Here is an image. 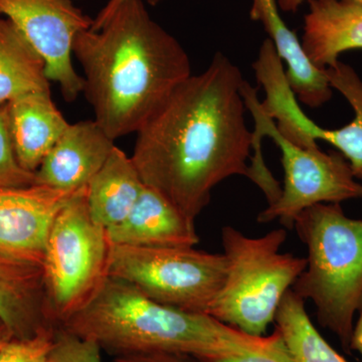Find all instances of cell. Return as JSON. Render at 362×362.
<instances>
[{"label": "cell", "instance_id": "f546056e", "mask_svg": "<svg viewBox=\"0 0 362 362\" xmlns=\"http://www.w3.org/2000/svg\"></svg>", "mask_w": 362, "mask_h": 362}, {"label": "cell", "instance_id": "e0dca14e", "mask_svg": "<svg viewBox=\"0 0 362 362\" xmlns=\"http://www.w3.org/2000/svg\"><path fill=\"white\" fill-rule=\"evenodd\" d=\"M144 187L131 156L116 146L87 185L93 221L106 230L120 223L132 211Z\"/></svg>", "mask_w": 362, "mask_h": 362}, {"label": "cell", "instance_id": "d4e9b609", "mask_svg": "<svg viewBox=\"0 0 362 362\" xmlns=\"http://www.w3.org/2000/svg\"><path fill=\"white\" fill-rule=\"evenodd\" d=\"M113 362H202L197 357L180 352L153 351L114 356Z\"/></svg>", "mask_w": 362, "mask_h": 362}, {"label": "cell", "instance_id": "44dd1931", "mask_svg": "<svg viewBox=\"0 0 362 362\" xmlns=\"http://www.w3.org/2000/svg\"><path fill=\"white\" fill-rule=\"evenodd\" d=\"M35 185V173L23 168L11 137L7 104L0 106V189Z\"/></svg>", "mask_w": 362, "mask_h": 362}, {"label": "cell", "instance_id": "ac0fdd59", "mask_svg": "<svg viewBox=\"0 0 362 362\" xmlns=\"http://www.w3.org/2000/svg\"><path fill=\"white\" fill-rule=\"evenodd\" d=\"M45 59L11 21L0 16V106L37 92H51Z\"/></svg>", "mask_w": 362, "mask_h": 362}, {"label": "cell", "instance_id": "277c9868", "mask_svg": "<svg viewBox=\"0 0 362 362\" xmlns=\"http://www.w3.org/2000/svg\"><path fill=\"white\" fill-rule=\"evenodd\" d=\"M293 228L308 252L293 292L313 303L319 323L350 350L362 306V220L347 216L340 204H320L302 211Z\"/></svg>", "mask_w": 362, "mask_h": 362}, {"label": "cell", "instance_id": "cb8c5ba5", "mask_svg": "<svg viewBox=\"0 0 362 362\" xmlns=\"http://www.w3.org/2000/svg\"><path fill=\"white\" fill-rule=\"evenodd\" d=\"M199 359L202 362H294L277 329L270 335V342L265 349L259 351L238 356L202 357Z\"/></svg>", "mask_w": 362, "mask_h": 362}, {"label": "cell", "instance_id": "484cf974", "mask_svg": "<svg viewBox=\"0 0 362 362\" xmlns=\"http://www.w3.org/2000/svg\"><path fill=\"white\" fill-rule=\"evenodd\" d=\"M123 1H125V0H109L106 6L98 13L96 18L93 21V25L90 28L92 30H98V28H101L105 21L110 18L114 11L120 6ZM161 1L162 0H144L145 4H149V6H157Z\"/></svg>", "mask_w": 362, "mask_h": 362}, {"label": "cell", "instance_id": "30bf717a", "mask_svg": "<svg viewBox=\"0 0 362 362\" xmlns=\"http://www.w3.org/2000/svg\"><path fill=\"white\" fill-rule=\"evenodd\" d=\"M74 194L39 185L0 189V259L42 269L52 223Z\"/></svg>", "mask_w": 362, "mask_h": 362}, {"label": "cell", "instance_id": "3957f363", "mask_svg": "<svg viewBox=\"0 0 362 362\" xmlns=\"http://www.w3.org/2000/svg\"><path fill=\"white\" fill-rule=\"evenodd\" d=\"M94 340L111 356L165 351L202 357L238 356L265 349L254 337L207 314L171 308L130 283L108 276L92 299L61 326Z\"/></svg>", "mask_w": 362, "mask_h": 362}, {"label": "cell", "instance_id": "2e32d148", "mask_svg": "<svg viewBox=\"0 0 362 362\" xmlns=\"http://www.w3.org/2000/svg\"><path fill=\"white\" fill-rule=\"evenodd\" d=\"M11 137L23 168L35 173L70 123L52 99L37 92L7 103Z\"/></svg>", "mask_w": 362, "mask_h": 362}, {"label": "cell", "instance_id": "d6986e66", "mask_svg": "<svg viewBox=\"0 0 362 362\" xmlns=\"http://www.w3.org/2000/svg\"><path fill=\"white\" fill-rule=\"evenodd\" d=\"M274 322L294 362H349L316 329L304 300L292 289L281 302Z\"/></svg>", "mask_w": 362, "mask_h": 362}, {"label": "cell", "instance_id": "9c48e42d", "mask_svg": "<svg viewBox=\"0 0 362 362\" xmlns=\"http://www.w3.org/2000/svg\"><path fill=\"white\" fill-rule=\"evenodd\" d=\"M0 16L11 21L42 57L47 78L59 84L64 99L76 101L84 90V78L73 65V45L94 20L73 0H0Z\"/></svg>", "mask_w": 362, "mask_h": 362}, {"label": "cell", "instance_id": "83f0119b", "mask_svg": "<svg viewBox=\"0 0 362 362\" xmlns=\"http://www.w3.org/2000/svg\"><path fill=\"white\" fill-rule=\"evenodd\" d=\"M306 0H277L279 8L285 13H295Z\"/></svg>", "mask_w": 362, "mask_h": 362}, {"label": "cell", "instance_id": "7402d4cb", "mask_svg": "<svg viewBox=\"0 0 362 362\" xmlns=\"http://www.w3.org/2000/svg\"><path fill=\"white\" fill-rule=\"evenodd\" d=\"M47 362H102L101 347L94 340L59 327Z\"/></svg>", "mask_w": 362, "mask_h": 362}, {"label": "cell", "instance_id": "ffe728a7", "mask_svg": "<svg viewBox=\"0 0 362 362\" xmlns=\"http://www.w3.org/2000/svg\"><path fill=\"white\" fill-rule=\"evenodd\" d=\"M325 75L332 89H337L351 105L354 118L344 127L329 130L328 143L338 149L351 166L357 180L362 181V81L351 66L338 61L328 66Z\"/></svg>", "mask_w": 362, "mask_h": 362}, {"label": "cell", "instance_id": "8fae6325", "mask_svg": "<svg viewBox=\"0 0 362 362\" xmlns=\"http://www.w3.org/2000/svg\"><path fill=\"white\" fill-rule=\"evenodd\" d=\"M95 120L70 124L35 171V185L64 192L87 187L115 148Z\"/></svg>", "mask_w": 362, "mask_h": 362}, {"label": "cell", "instance_id": "f1b7e54d", "mask_svg": "<svg viewBox=\"0 0 362 362\" xmlns=\"http://www.w3.org/2000/svg\"><path fill=\"white\" fill-rule=\"evenodd\" d=\"M11 338H13V335H11V333L7 329L6 326L0 321V349H1L7 341H9Z\"/></svg>", "mask_w": 362, "mask_h": 362}, {"label": "cell", "instance_id": "9a60e30c", "mask_svg": "<svg viewBox=\"0 0 362 362\" xmlns=\"http://www.w3.org/2000/svg\"><path fill=\"white\" fill-rule=\"evenodd\" d=\"M0 321L13 338L58 328L47 306L42 268L0 259Z\"/></svg>", "mask_w": 362, "mask_h": 362}, {"label": "cell", "instance_id": "7a4b0ae2", "mask_svg": "<svg viewBox=\"0 0 362 362\" xmlns=\"http://www.w3.org/2000/svg\"><path fill=\"white\" fill-rule=\"evenodd\" d=\"M145 4L125 0L101 28L78 33L73 45L94 120L113 140L137 133L192 76L185 47Z\"/></svg>", "mask_w": 362, "mask_h": 362}, {"label": "cell", "instance_id": "603a6c76", "mask_svg": "<svg viewBox=\"0 0 362 362\" xmlns=\"http://www.w3.org/2000/svg\"><path fill=\"white\" fill-rule=\"evenodd\" d=\"M57 329L35 337L11 338L0 349V362H47Z\"/></svg>", "mask_w": 362, "mask_h": 362}, {"label": "cell", "instance_id": "6da1fadb", "mask_svg": "<svg viewBox=\"0 0 362 362\" xmlns=\"http://www.w3.org/2000/svg\"><path fill=\"white\" fill-rule=\"evenodd\" d=\"M245 82L239 66L216 52L136 133L131 159L143 183L192 220L209 206L214 187L249 175Z\"/></svg>", "mask_w": 362, "mask_h": 362}, {"label": "cell", "instance_id": "ba28073f", "mask_svg": "<svg viewBox=\"0 0 362 362\" xmlns=\"http://www.w3.org/2000/svg\"><path fill=\"white\" fill-rule=\"evenodd\" d=\"M225 255L190 247L113 246L109 276L150 299L190 313L207 314L225 284Z\"/></svg>", "mask_w": 362, "mask_h": 362}, {"label": "cell", "instance_id": "52a82bcc", "mask_svg": "<svg viewBox=\"0 0 362 362\" xmlns=\"http://www.w3.org/2000/svg\"><path fill=\"white\" fill-rule=\"evenodd\" d=\"M243 96L255 122L252 157L263 159L262 138L270 137L280 149L284 168L280 197L259 214V223L278 220L286 228H292L297 216L309 207L362 197V185L340 152H324L318 146L302 148L288 141L279 133L275 121L261 108L257 90L247 81L243 86Z\"/></svg>", "mask_w": 362, "mask_h": 362}, {"label": "cell", "instance_id": "4316f807", "mask_svg": "<svg viewBox=\"0 0 362 362\" xmlns=\"http://www.w3.org/2000/svg\"><path fill=\"white\" fill-rule=\"evenodd\" d=\"M359 312L358 318L354 323V332H352L350 350H354L361 356L362 362V306Z\"/></svg>", "mask_w": 362, "mask_h": 362}, {"label": "cell", "instance_id": "5bb4252c", "mask_svg": "<svg viewBox=\"0 0 362 362\" xmlns=\"http://www.w3.org/2000/svg\"><path fill=\"white\" fill-rule=\"evenodd\" d=\"M250 16L263 25L268 39L287 65L286 77L298 99L310 108L327 103L332 97V88L325 71L314 66L306 56L301 40L283 21L277 0H252Z\"/></svg>", "mask_w": 362, "mask_h": 362}, {"label": "cell", "instance_id": "7c38bea8", "mask_svg": "<svg viewBox=\"0 0 362 362\" xmlns=\"http://www.w3.org/2000/svg\"><path fill=\"white\" fill-rule=\"evenodd\" d=\"M107 233L113 246L190 247L199 240L194 221L146 185L125 220Z\"/></svg>", "mask_w": 362, "mask_h": 362}, {"label": "cell", "instance_id": "8992f818", "mask_svg": "<svg viewBox=\"0 0 362 362\" xmlns=\"http://www.w3.org/2000/svg\"><path fill=\"white\" fill-rule=\"evenodd\" d=\"M112 245L90 218L87 187L71 195L54 218L42 265L52 320L61 327L96 294L109 276Z\"/></svg>", "mask_w": 362, "mask_h": 362}, {"label": "cell", "instance_id": "4fadbf2b", "mask_svg": "<svg viewBox=\"0 0 362 362\" xmlns=\"http://www.w3.org/2000/svg\"><path fill=\"white\" fill-rule=\"evenodd\" d=\"M301 44L321 70L334 66L342 52L362 49V0H307Z\"/></svg>", "mask_w": 362, "mask_h": 362}, {"label": "cell", "instance_id": "5b68a950", "mask_svg": "<svg viewBox=\"0 0 362 362\" xmlns=\"http://www.w3.org/2000/svg\"><path fill=\"white\" fill-rule=\"evenodd\" d=\"M286 238L284 228L252 238L233 226H223L221 244L228 270L207 315L245 334L264 337L307 265L306 258L280 252Z\"/></svg>", "mask_w": 362, "mask_h": 362}]
</instances>
